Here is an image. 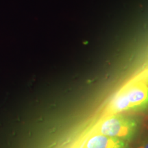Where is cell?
I'll return each instance as SVG.
<instances>
[{
	"label": "cell",
	"instance_id": "3",
	"mask_svg": "<svg viewBox=\"0 0 148 148\" xmlns=\"http://www.w3.org/2000/svg\"><path fill=\"white\" fill-rule=\"evenodd\" d=\"M85 148H129V145L124 140L97 134L87 140Z\"/></svg>",
	"mask_w": 148,
	"mask_h": 148
},
{
	"label": "cell",
	"instance_id": "4",
	"mask_svg": "<svg viewBox=\"0 0 148 148\" xmlns=\"http://www.w3.org/2000/svg\"><path fill=\"white\" fill-rule=\"evenodd\" d=\"M136 148H148V134L141 138Z\"/></svg>",
	"mask_w": 148,
	"mask_h": 148
},
{
	"label": "cell",
	"instance_id": "2",
	"mask_svg": "<svg viewBox=\"0 0 148 148\" xmlns=\"http://www.w3.org/2000/svg\"><path fill=\"white\" fill-rule=\"evenodd\" d=\"M138 129L136 120L118 114H113L101 122L98 128L99 134L129 141Z\"/></svg>",
	"mask_w": 148,
	"mask_h": 148
},
{
	"label": "cell",
	"instance_id": "1",
	"mask_svg": "<svg viewBox=\"0 0 148 148\" xmlns=\"http://www.w3.org/2000/svg\"><path fill=\"white\" fill-rule=\"evenodd\" d=\"M148 108V86L145 82H135L123 88L112 98L108 107L109 113L118 114L128 110Z\"/></svg>",
	"mask_w": 148,
	"mask_h": 148
},
{
	"label": "cell",
	"instance_id": "5",
	"mask_svg": "<svg viewBox=\"0 0 148 148\" xmlns=\"http://www.w3.org/2000/svg\"><path fill=\"white\" fill-rule=\"evenodd\" d=\"M145 84H147V86H148V79H147V80H146V82H145Z\"/></svg>",
	"mask_w": 148,
	"mask_h": 148
}]
</instances>
